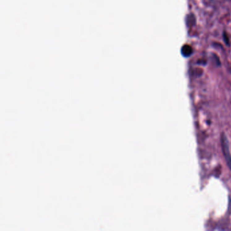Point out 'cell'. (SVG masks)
Listing matches in <instances>:
<instances>
[{"label":"cell","mask_w":231,"mask_h":231,"mask_svg":"<svg viewBox=\"0 0 231 231\" xmlns=\"http://www.w3.org/2000/svg\"><path fill=\"white\" fill-rule=\"evenodd\" d=\"M221 143H222V147L224 155H225V159L227 163V165H229L230 169H231V155L229 151V143L227 140V138L225 134L222 135L221 138Z\"/></svg>","instance_id":"1"}]
</instances>
